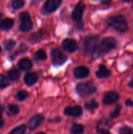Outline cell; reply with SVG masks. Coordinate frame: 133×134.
I'll return each mask as SVG.
<instances>
[{
	"instance_id": "obj_10",
	"label": "cell",
	"mask_w": 133,
	"mask_h": 134,
	"mask_svg": "<svg viewBox=\"0 0 133 134\" xmlns=\"http://www.w3.org/2000/svg\"><path fill=\"white\" fill-rule=\"evenodd\" d=\"M64 113L67 115L78 117L82 115V109L80 106H74V107H67L64 109Z\"/></svg>"
},
{
	"instance_id": "obj_7",
	"label": "cell",
	"mask_w": 133,
	"mask_h": 134,
	"mask_svg": "<svg viewBox=\"0 0 133 134\" xmlns=\"http://www.w3.org/2000/svg\"><path fill=\"white\" fill-rule=\"evenodd\" d=\"M85 4L82 2H78L77 5L75 6L73 13H72V18L75 21H80L82 18L83 13L85 10Z\"/></svg>"
},
{
	"instance_id": "obj_13",
	"label": "cell",
	"mask_w": 133,
	"mask_h": 134,
	"mask_svg": "<svg viewBox=\"0 0 133 134\" xmlns=\"http://www.w3.org/2000/svg\"><path fill=\"white\" fill-rule=\"evenodd\" d=\"M43 120H44V117L41 115H36L34 117H32L29 122L30 130H34V129L37 128L38 126H39L41 125V123L43 122Z\"/></svg>"
},
{
	"instance_id": "obj_29",
	"label": "cell",
	"mask_w": 133,
	"mask_h": 134,
	"mask_svg": "<svg viewBox=\"0 0 133 134\" xmlns=\"http://www.w3.org/2000/svg\"><path fill=\"white\" fill-rule=\"evenodd\" d=\"M120 134H133V130L132 128L129 126H124L122 127L119 130Z\"/></svg>"
},
{
	"instance_id": "obj_4",
	"label": "cell",
	"mask_w": 133,
	"mask_h": 134,
	"mask_svg": "<svg viewBox=\"0 0 133 134\" xmlns=\"http://www.w3.org/2000/svg\"><path fill=\"white\" fill-rule=\"evenodd\" d=\"M98 40H99L98 35H91L85 38L84 41V51L86 53H94L97 47Z\"/></svg>"
},
{
	"instance_id": "obj_14",
	"label": "cell",
	"mask_w": 133,
	"mask_h": 134,
	"mask_svg": "<svg viewBox=\"0 0 133 134\" xmlns=\"http://www.w3.org/2000/svg\"><path fill=\"white\" fill-rule=\"evenodd\" d=\"M96 76L99 79H103V78H107L109 76H111V71L105 66V65H100L99 66V69L96 73Z\"/></svg>"
},
{
	"instance_id": "obj_19",
	"label": "cell",
	"mask_w": 133,
	"mask_h": 134,
	"mask_svg": "<svg viewBox=\"0 0 133 134\" xmlns=\"http://www.w3.org/2000/svg\"><path fill=\"white\" fill-rule=\"evenodd\" d=\"M98 107H99V104H98L95 100H91L89 103L85 104V108H86V109H88V110L90 111L91 112H93L96 108H98Z\"/></svg>"
},
{
	"instance_id": "obj_23",
	"label": "cell",
	"mask_w": 133,
	"mask_h": 134,
	"mask_svg": "<svg viewBox=\"0 0 133 134\" xmlns=\"http://www.w3.org/2000/svg\"><path fill=\"white\" fill-rule=\"evenodd\" d=\"M15 44H16V42L13 39H8L4 42V46H5V49L8 51H10L14 47Z\"/></svg>"
},
{
	"instance_id": "obj_6",
	"label": "cell",
	"mask_w": 133,
	"mask_h": 134,
	"mask_svg": "<svg viewBox=\"0 0 133 134\" xmlns=\"http://www.w3.org/2000/svg\"><path fill=\"white\" fill-rule=\"evenodd\" d=\"M51 56H52L53 63L55 65H61L67 60L66 56L59 49H53L51 52Z\"/></svg>"
},
{
	"instance_id": "obj_16",
	"label": "cell",
	"mask_w": 133,
	"mask_h": 134,
	"mask_svg": "<svg viewBox=\"0 0 133 134\" xmlns=\"http://www.w3.org/2000/svg\"><path fill=\"white\" fill-rule=\"evenodd\" d=\"M18 66L20 69L26 71V70H29L32 68V63L29 59L24 58V59H21L18 62Z\"/></svg>"
},
{
	"instance_id": "obj_22",
	"label": "cell",
	"mask_w": 133,
	"mask_h": 134,
	"mask_svg": "<svg viewBox=\"0 0 133 134\" xmlns=\"http://www.w3.org/2000/svg\"><path fill=\"white\" fill-rule=\"evenodd\" d=\"M26 131V126L25 125H21L16 128H15L14 130H13L9 134H24Z\"/></svg>"
},
{
	"instance_id": "obj_21",
	"label": "cell",
	"mask_w": 133,
	"mask_h": 134,
	"mask_svg": "<svg viewBox=\"0 0 133 134\" xmlns=\"http://www.w3.org/2000/svg\"><path fill=\"white\" fill-rule=\"evenodd\" d=\"M46 57V53L43 49H39L35 53V58L38 60H45Z\"/></svg>"
},
{
	"instance_id": "obj_27",
	"label": "cell",
	"mask_w": 133,
	"mask_h": 134,
	"mask_svg": "<svg viewBox=\"0 0 133 134\" xmlns=\"http://www.w3.org/2000/svg\"><path fill=\"white\" fill-rule=\"evenodd\" d=\"M28 96V93L25 90H21L20 92L17 93L16 94V98L19 100H24V99H26Z\"/></svg>"
},
{
	"instance_id": "obj_2",
	"label": "cell",
	"mask_w": 133,
	"mask_h": 134,
	"mask_svg": "<svg viewBox=\"0 0 133 134\" xmlns=\"http://www.w3.org/2000/svg\"><path fill=\"white\" fill-rule=\"evenodd\" d=\"M117 46V40L113 37H107L103 38L101 43L97 46L95 52H97L99 55L107 53L114 49Z\"/></svg>"
},
{
	"instance_id": "obj_35",
	"label": "cell",
	"mask_w": 133,
	"mask_h": 134,
	"mask_svg": "<svg viewBox=\"0 0 133 134\" xmlns=\"http://www.w3.org/2000/svg\"><path fill=\"white\" fill-rule=\"evenodd\" d=\"M1 114H2V108L0 106V118H1Z\"/></svg>"
},
{
	"instance_id": "obj_11",
	"label": "cell",
	"mask_w": 133,
	"mask_h": 134,
	"mask_svg": "<svg viewBox=\"0 0 133 134\" xmlns=\"http://www.w3.org/2000/svg\"><path fill=\"white\" fill-rule=\"evenodd\" d=\"M119 99V95L115 92H107L103 97V103L107 105L115 103Z\"/></svg>"
},
{
	"instance_id": "obj_18",
	"label": "cell",
	"mask_w": 133,
	"mask_h": 134,
	"mask_svg": "<svg viewBox=\"0 0 133 134\" xmlns=\"http://www.w3.org/2000/svg\"><path fill=\"white\" fill-rule=\"evenodd\" d=\"M84 132V126L82 124H74L71 127V133L73 134H82Z\"/></svg>"
},
{
	"instance_id": "obj_33",
	"label": "cell",
	"mask_w": 133,
	"mask_h": 134,
	"mask_svg": "<svg viewBox=\"0 0 133 134\" xmlns=\"http://www.w3.org/2000/svg\"><path fill=\"white\" fill-rule=\"evenodd\" d=\"M3 123H4V122H3V120H2V119L0 118V128H1V127H2V126H3Z\"/></svg>"
},
{
	"instance_id": "obj_3",
	"label": "cell",
	"mask_w": 133,
	"mask_h": 134,
	"mask_svg": "<svg viewBox=\"0 0 133 134\" xmlns=\"http://www.w3.org/2000/svg\"><path fill=\"white\" fill-rule=\"evenodd\" d=\"M96 91V87L92 82H81L77 86L78 93L83 97H89L92 93H94Z\"/></svg>"
},
{
	"instance_id": "obj_5",
	"label": "cell",
	"mask_w": 133,
	"mask_h": 134,
	"mask_svg": "<svg viewBox=\"0 0 133 134\" xmlns=\"http://www.w3.org/2000/svg\"><path fill=\"white\" fill-rule=\"evenodd\" d=\"M20 30L22 32L29 31L32 27V22L31 20L30 14L27 12H22L20 14Z\"/></svg>"
},
{
	"instance_id": "obj_34",
	"label": "cell",
	"mask_w": 133,
	"mask_h": 134,
	"mask_svg": "<svg viewBox=\"0 0 133 134\" xmlns=\"http://www.w3.org/2000/svg\"><path fill=\"white\" fill-rule=\"evenodd\" d=\"M102 3H103V4H111V2H110V1H104V2H102Z\"/></svg>"
},
{
	"instance_id": "obj_26",
	"label": "cell",
	"mask_w": 133,
	"mask_h": 134,
	"mask_svg": "<svg viewBox=\"0 0 133 134\" xmlns=\"http://www.w3.org/2000/svg\"><path fill=\"white\" fill-rule=\"evenodd\" d=\"M9 81L8 79L3 75H0V88H5L6 86H9Z\"/></svg>"
},
{
	"instance_id": "obj_36",
	"label": "cell",
	"mask_w": 133,
	"mask_h": 134,
	"mask_svg": "<svg viewBox=\"0 0 133 134\" xmlns=\"http://www.w3.org/2000/svg\"><path fill=\"white\" fill-rule=\"evenodd\" d=\"M38 134H45V133H38Z\"/></svg>"
},
{
	"instance_id": "obj_37",
	"label": "cell",
	"mask_w": 133,
	"mask_h": 134,
	"mask_svg": "<svg viewBox=\"0 0 133 134\" xmlns=\"http://www.w3.org/2000/svg\"><path fill=\"white\" fill-rule=\"evenodd\" d=\"M0 53H1V47H0Z\"/></svg>"
},
{
	"instance_id": "obj_8",
	"label": "cell",
	"mask_w": 133,
	"mask_h": 134,
	"mask_svg": "<svg viewBox=\"0 0 133 134\" xmlns=\"http://www.w3.org/2000/svg\"><path fill=\"white\" fill-rule=\"evenodd\" d=\"M62 46L65 50L68 52H74L78 49V44L76 41L71 38H67L63 40L62 43Z\"/></svg>"
},
{
	"instance_id": "obj_24",
	"label": "cell",
	"mask_w": 133,
	"mask_h": 134,
	"mask_svg": "<svg viewBox=\"0 0 133 134\" xmlns=\"http://www.w3.org/2000/svg\"><path fill=\"white\" fill-rule=\"evenodd\" d=\"M19 107L16 106V105H14V104H9V107H8V111H9V114L10 115H16L19 113Z\"/></svg>"
},
{
	"instance_id": "obj_31",
	"label": "cell",
	"mask_w": 133,
	"mask_h": 134,
	"mask_svg": "<svg viewBox=\"0 0 133 134\" xmlns=\"http://www.w3.org/2000/svg\"><path fill=\"white\" fill-rule=\"evenodd\" d=\"M100 134H111L108 130H100Z\"/></svg>"
},
{
	"instance_id": "obj_12",
	"label": "cell",
	"mask_w": 133,
	"mask_h": 134,
	"mask_svg": "<svg viewBox=\"0 0 133 134\" xmlns=\"http://www.w3.org/2000/svg\"><path fill=\"white\" fill-rule=\"evenodd\" d=\"M74 76L78 79H83L87 77L89 75V70L85 66H80L74 69Z\"/></svg>"
},
{
	"instance_id": "obj_28",
	"label": "cell",
	"mask_w": 133,
	"mask_h": 134,
	"mask_svg": "<svg viewBox=\"0 0 133 134\" xmlns=\"http://www.w3.org/2000/svg\"><path fill=\"white\" fill-rule=\"evenodd\" d=\"M24 5V2L20 0H15L12 2V7L14 9H18Z\"/></svg>"
},
{
	"instance_id": "obj_25",
	"label": "cell",
	"mask_w": 133,
	"mask_h": 134,
	"mask_svg": "<svg viewBox=\"0 0 133 134\" xmlns=\"http://www.w3.org/2000/svg\"><path fill=\"white\" fill-rule=\"evenodd\" d=\"M121 111H122V106H121L120 104H118V105L116 106V108H115V109L114 110V111H112V112L111 113V117L112 119L118 118V117L120 115Z\"/></svg>"
},
{
	"instance_id": "obj_9",
	"label": "cell",
	"mask_w": 133,
	"mask_h": 134,
	"mask_svg": "<svg viewBox=\"0 0 133 134\" xmlns=\"http://www.w3.org/2000/svg\"><path fill=\"white\" fill-rule=\"evenodd\" d=\"M60 4L61 1L60 0H48L44 4V9L46 12L52 13L57 9Z\"/></svg>"
},
{
	"instance_id": "obj_32",
	"label": "cell",
	"mask_w": 133,
	"mask_h": 134,
	"mask_svg": "<svg viewBox=\"0 0 133 134\" xmlns=\"http://www.w3.org/2000/svg\"><path fill=\"white\" fill-rule=\"evenodd\" d=\"M129 87H131V88H133V79L129 82Z\"/></svg>"
},
{
	"instance_id": "obj_1",
	"label": "cell",
	"mask_w": 133,
	"mask_h": 134,
	"mask_svg": "<svg viewBox=\"0 0 133 134\" xmlns=\"http://www.w3.org/2000/svg\"><path fill=\"white\" fill-rule=\"evenodd\" d=\"M108 24L120 33H125L128 30V23L122 15L112 16L108 19Z\"/></svg>"
},
{
	"instance_id": "obj_20",
	"label": "cell",
	"mask_w": 133,
	"mask_h": 134,
	"mask_svg": "<svg viewBox=\"0 0 133 134\" xmlns=\"http://www.w3.org/2000/svg\"><path fill=\"white\" fill-rule=\"evenodd\" d=\"M8 75H9V78L11 80L16 81V80L18 79L20 74H19L18 70H16V69H15V68H12L11 70H9V71H8Z\"/></svg>"
},
{
	"instance_id": "obj_30",
	"label": "cell",
	"mask_w": 133,
	"mask_h": 134,
	"mask_svg": "<svg viewBox=\"0 0 133 134\" xmlns=\"http://www.w3.org/2000/svg\"><path fill=\"white\" fill-rule=\"evenodd\" d=\"M125 104L128 107H133V100H127L125 101Z\"/></svg>"
},
{
	"instance_id": "obj_17",
	"label": "cell",
	"mask_w": 133,
	"mask_h": 134,
	"mask_svg": "<svg viewBox=\"0 0 133 134\" xmlns=\"http://www.w3.org/2000/svg\"><path fill=\"white\" fill-rule=\"evenodd\" d=\"M13 24H14V21L13 19H10V18L4 19L3 20H2L0 24V28L2 30H8L13 27Z\"/></svg>"
},
{
	"instance_id": "obj_15",
	"label": "cell",
	"mask_w": 133,
	"mask_h": 134,
	"mask_svg": "<svg viewBox=\"0 0 133 134\" xmlns=\"http://www.w3.org/2000/svg\"><path fill=\"white\" fill-rule=\"evenodd\" d=\"M38 79V76L37 73H35V72L27 73L24 77V82L27 86H32V85L35 84L37 82Z\"/></svg>"
}]
</instances>
